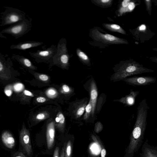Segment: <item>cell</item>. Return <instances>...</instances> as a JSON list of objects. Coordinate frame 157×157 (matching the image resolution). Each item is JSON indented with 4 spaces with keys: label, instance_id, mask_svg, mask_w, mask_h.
<instances>
[{
    "label": "cell",
    "instance_id": "6da1fadb",
    "mask_svg": "<svg viewBox=\"0 0 157 157\" xmlns=\"http://www.w3.org/2000/svg\"><path fill=\"white\" fill-rule=\"evenodd\" d=\"M150 107L145 103H141L137 108L136 121L131 137L128 154L133 157L138 152L143 143L147 126V118Z\"/></svg>",
    "mask_w": 157,
    "mask_h": 157
},
{
    "label": "cell",
    "instance_id": "7a4b0ae2",
    "mask_svg": "<svg viewBox=\"0 0 157 157\" xmlns=\"http://www.w3.org/2000/svg\"><path fill=\"white\" fill-rule=\"evenodd\" d=\"M154 72V70L144 67L134 60L130 59L120 63L118 70L112 75L111 80L118 81L130 76Z\"/></svg>",
    "mask_w": 157,
    "mask_h": 157
},
{
    "label": "cell",
    "instance_id": "3957f363",
    "mask_svg": "<svg viewBox=\"0 0 157 157\" xmlns=\"http://www.w3.org/2000/svg\"><path fill=\"white\" fill-rule=\"evenodd\" d=\"M6 9L1 13L2 21L0 26L13 25L26 19V13L20 10L11 7H4Z\"/></svg>",
    "mask_w": 157,
    "mask_h": 157
},
{
    "label": "cell",
    "instance_id": "277c9868",
    "mask_svg": "<svg viewBox=\"0 0 157 157\" xmlns=\"http://www.w3.org/2000/svg\"><path fill=\"white\" fill-rule=\"evenodd\" d=\"M32 20L26 18L9 27L5 29L0 34H7L13 36L15 39L21 37L31 30Z\"/></svg>",
    "mask_w": 157,
    "mask_h": 157
},
{
    "label": "cell",
    "instance_id": "5b68a950",
    "mask_svg": "<svg viewBox=\"0 0 157 157\" xmlns=\"http://www.w3.org/2000/svg\"><path fill=\"white\" fill-rule=\"evenodd\" d=\"M93 40L106 45L128 44L125 39L114 36L110 34H103L97 29H93L91 32Z\"/></svg>",
    "mask_w": 157,
    "mask_h": 157
},
{
    "label": "cell",
    "instance_id": "8992f818",
    "mask_svg": "<svg viewBox=\"0 0 157 157\" xmlns=\"http://www.w3.org/2000/svg\"><path fill=\"white\" fill-rule=\"evenodd\" d=\"M57 49V52L54 57L53 62L54 64L67 67L69 64L70 56L68 53L65 38H62L59 41Z\"/></svg>",
    "mask_w": 157,
    "mask_h": 157
},
{
    "label": "cell",
    "instance_id": "52a82bcc",
    "mask_svg": "<svg viewBox=\"0 0 157 157\" xmlns=\"http://www.w3.org/2000/svg\"><path fill=\"white\" fill-rule=\"evenodd\" d=\"M129 31L135 40L141 43L148 41L155 34L151 31L148 26L145 24H141L135 29H130Z\"/></svg>",
    "mask_w": 157,
    "mask_h": 157
},
{
    "label": "cell",
    "instance_id": "ba28073f",
    "mask_svg": "<svg viewBox=\"0 0 157 157\" xmlns=\"http://www.w3.org/2000/svg\"><path fill=\"white\" fill-rule=\"evenodd\" d=\"M57 51V46L52 45L45 50H38L36 52H31L29 54L37 62H53L54 57Z\"/></svg>",
    "mask_w": 157,
    "mask_h": 157
},
{
    "label": "cell",
    "instance_id": "9c48e42d",
    "mask_svg": "<svg viewBox=\"0 0 157 157\" xmlns=\"http://www.w3.org/2000/svg\"><path fill=\"white\" fill-rule=\"evenodd\" d=\"M122 80L134 86H145L155 83L156 81V78L150 76H134L125 78Z\"/></svg>",
    "mask_w": 157,
    "mask_h": 157
},
{
    "label": "cell",
    "instance_id": "30bf717a",
    "mask_svg": "<svg viewBox=\"0 0 157 157\" xmlns=\"http://www.w3.org/2000/svg\"><path fill=\"white\" fill-rule=\"evenodd\" d=\"M139 157H157V146L146 140L142 146Z\"/></svg>",
    "mask_w": 157,
    "mask_h": 157
},
{
    "label": "cell",
    "instance_id": "8fae6325",
    "mask_svg": "<svg viewBox=\"0 0 157 157\" xmlns=\"http://www.w3.org/2000/svg\"><path fill=\"white\" fill-rule=\"evenodd\" d=\"M19 139L24 149L28 155H30L32 152V148L30 136L27 131L23 130L21 131Z\"/></svg>",
    "mask_w": 157,
    "mask_h": 157
},
{
    "label": "cell",
    "instance_id": "7c38bea8",
    "mask_svg": "<svg viewBox=\"0 0 157 157\" xmlns=\"http://www.w3.org/2000/svg\"><path fill=\"white\" fill-rule=\"evenodd\" d=\"M43 43L41 42L27 41L21 42L16 45H12L10 46V48L11 49L25 51L29 48L40 46Z\"/></svg>",
    "mask_w": 157,
    "mask_h": 157
},
{
    "label": "cell",
    "instance_id": "4fadbf2b",
    "mask_svg": "<svg viewBox=\"0 0 157 157\" xmlns=\"http://www.w3.org/2000/svg\"><path fill=\"white\" fill-rule=\"evenodd\" d=\"M135 1L131 0H124L122 3L119 9V16H122L123 14L132 12L135 8L136 5Z\"/></svg>",
    "mask_w": 157,
    "mask_h": 157
},
{
    "label": "cell",
    "instance_id": "5bb4252c",
    "mask_svg": "<svg viewBox=\"0 0 157 157\" xmlns=\"http://www.w3.org/2000/svg\"><path fill=\"white\" fill-rule=\"evenodd\" d=\"M90 100L92 105L91 115L92 116L95 113L96 105L98 97V91L96 85L94 81H91L90 87Z\"/></svg>",
    "mask_w": 157,
    "mask_h": 157
},
{
    "label": "cell",
    "instance_id": "9a60e30c",
    "mask_svg": "<svg viewBox=\"0 0 157 157\" xmlns=\"http://www.w3.org/2000/svg\"><path fill=\"white\" fill-rule=\"evenodd\" d=\"M55 130L53 122L49 124L47 131V142L48 148L51 149L53 147L54 142Z\"/></svg>",
    "mask_w": 157,
    "mask_h": 157
},
{
    "label": "cell",
    "instance_id": "2e32d148",
    "mask_svg": "<svg viewBox=\"0 0 157 157\" xmlns=\"http://www.w3.org/2000/svg\"><path fill=\"white\" fill-rule=\"evenodd\" d=\"M139 93L140 91H134L131 90L130 93L128 95L121 98L119 101L127 106H132L134 104L136 98Z\"/></svg>",
    "mask_w": 157,
    "mask_h": 157
},
{
    "label": "cell",
    "instance_id": "e0dca14e",
    "mask_svg": "<svg viewBox=\"0 0 157 157\" xmlns=\"http://www.w3.org/2000/svg\"><path fill=\"white\" fill-rule=\"evenodd\" d=\"M2 141L5 146L9 149H12L15 145V140L12 135L8 131L4 132L1 136Z\"/></svg>",
    "mask_w": 157,
    "mask_h": 157
},
{
    "label": "cell",
    "instance_id": "ac0fdd59",
    "mask_svg": "<svg viewBox=\"0 0 157 157\" xmlns=\"http://www.w3.org/2000/svg\"><path fill=\"white\" fill-rule=\"evenodd\" d=\"M102 25L107 30L111 32L119 33L124 35L126 34V32L119 25L107 23H104Z\"/></svg>",
    "mask_w": 157,
    "mask_h": 157
},
{
    "label": "cell",
    "instance_id": "d6986e66",
    "mask_svg": "<svg viewBox=\"0 0 157 157\" xmlns=\"http://www.w3.org/2000/svg\"><path fill=\"white\" fill-rule=\"evenodd\" d=\"M12 58L27 67L31 68L33 67V65L31 62L25 56L18 55L13 54Z\"/></svg>",
    "mask_w": 157,
    "mask_h": 157
},
{
    "label": "cell",
    "instance_id": "ffe728a7",
    "mask_svg": "<svg viewBox=\"0 0 157 157\" xmlns=\"http://www.w3.org/2000/svg\"><path fill=\"white\" fill-rule=\"evenodd\" d=\"M87 105L86 101H82L77 103L74 112L76 118L80 117L83 114Z\"/></svg>",
    "mask_w": 157,
    "mask_h": 157
},
{
    "label": "cell",
    "instance_id": "44dd1931",
    "mask_svg": "<svg viewBox=\"0 0 157 157\" xmlns=\"http://www.w3.org/2000/svg\"><path fill=\"white\" fill-rule=\"evenodd\" d=\"M76 54L78 57L83 62L87 64H89L90 63L89 57L85 53L82 51L80 49L77 48Z\"/></svg>",
    "mask_w": 157,
    "mask_h": 157
},
{
    "label": "cell",
    "instance_id": "7402d4cb",
    "mask_svg": "<svg viewBox=\"0 0 157 157\" xmlns=\"http://www.w3.org/2000/svg\"><path fill=\"white\" fill-rule=\"evenodd\" d=\"M95 3L102 7H109L112 4V0H94L92 1Z\"/></svg>",
    "mask_w": 157,
    "mask_h": 157
},
{
    "label": "cell",
    "instance_id": "603a6c76",
    "mask_svg": "<svg viewBox=\"0 0 157 157\" xmlns=\"http://www.w3.org/2000/svg\"><path fill=\"white\" fill-rule=\"evenodd\" d=\"M85 112L84 116V119L87 120L91 114L92 110V105L91 102L90 101L85 108Z\"/></svg>",
    "mask_w": 157,
    "mask_h": 157
},
{
    "label": "cell",
    "instance_id": "cb8c5ba5",
    "mask_svg": "<svg viewBox=\"0 0 157 157\" xmlns=\"http://www.w3.org/2000/svg\"><path fill=\"white\" fill-rule=\"evenodd\" d=\"M146 11L149 15H151L152 11V2L151 0H144Z\"/></svg>",
    "mask_w": 157,
    "mask_h": 157
},
{
    "label": "cell",
    "instance_id": "d4e9b609",
    "mask_svg": "<svg viewBox=\"0 0 157 157\" xmlns=\"http://www.w3.org/2000/svg\"><path fill=\"white\" fill-rule=\"evenodd\" d=\"M24 87L23 85L20 83L16 84L14 85V88L16 92H20L23 90Z\"/></svg>",
    "mask_w": 157,
    "mask_h": 157
},
{
    "label": "cell",
    "instance_id": "484cf974",
    "mask_svg": "<svg viewBox=\"0 0 157 157\" xmlns=\"http://www.w3.org/2000/svg\"><path fill=\"white\" fill-rule=\"evenodd\" d=\"M71 153V146L70 143H68L66 149V157H69Z\"/></svg>",
    "mask_w": 157,
    "mask_h": 157
},
{
    "label": "cell",
    "instance_id": "4316f807",
    "mask_svg": "<svg viewBox=\"0 0 157 157\" xmlns=\"http://www.w3.org/2000/svg\"><path fill=\"white\" fill-rule=\"evenodd\" d=\"M58 117L60 120V123L62 125L63 124L65 121V117L63 114L62 113H60Z\"/></svg>",
    "mask_w": 157,
    "mask_h": 157
},
{
    "label": "cell",
    "instance_id": "83f0119b",
    "mask_svg": "<svg viewBox=\"0 0 157 157\" xmlns=\"http://www.w3.org/2000/svg\"><path fill=\"white\" fill-rule=\"evenodd\" d=\"M62 89L64 92L65 93H69L71 92V89L70 87L65 84L63 85Z\"/></svg>",
    "mask_w": 157,
    "mask_h": 157
},
{
    "label": "cell",
    "instance_id": "f1b7e54d",
    "mask_svg": "<svg viewBox=\"0 0 157 157\" xmlns=\"http://www.w3.org/2000/svg\"><path fill=\"white\" fill-rule=\"evenodd\" d=\"M40 79L43 81H46L48 79V76L45 74H41L39 76Z\"/></svg>",
    "mask_w": 157,
    "mask_h": 157
},
{
    "label": "cell",
    "instance_id": "f546056e",
    "mask_svg": "<svg viewBox=\"0 0 157 157\" xmlns=\"http://www.w3.org/2000/svg\"><path fill=\"white\" fill-rule=\"evenodd\" d=\"M37 101L39 103H43L45 102L46 101L45 98L42 97H38L37 99Z\"/></svg>",
    "mask_w": 157,
    "mask_h": 157
},
{
    "label": "cell",
    "instance_id": "4dcf8cb0",
    "mask_svg": "<svg viewBox=\"0 0 157 157\" xmlns=\"http://www.w3.org/2000/svg\"><path fill=\"white\" fill-rule=\"evenodd\" d=\"M45 115L43 114H39L36 117V119L38 120H42L44 119Z\"/></svg>",
    "mask_w": 157,
    "mask_h": 157
},
{
    "label": "cell",
    "instance_id": "1f68e13d",
    "mask_svg": "<svg viewBox=\"0 0 157 157\" xmlns=\"http://www.w3.org/2000/svg\"><path fill=\"white\" fill-rule=\"evenodd\" d=\"M59 149L58 147H56L54 152V157H59Z\"/></svg>",
    "mask_w": 157,
    "mask_h": 157
},
{
    "label": "cell",
    "instance_id": "d6a6232c",
    "mask_svg": "<svg viewBox=\"0 0 157 157\" xmlns=\"http://www.w3.org/2000/svg\"><path fill=\"white\" fill-rule=\"evenodd\" d=\"M24 93L26 95L30 96L32 97L34 96L33 94L31 92L27 90H25L24 91Z\"/></svg>",
    "mask_w": 157,
    "mask_h": 157
},
{
    "label": "cell",
    "instance_id": "836d02e7",
    "mask_svg": "<svg viewBox=\"0 0 157 157\" xmlns=\"http://www.w3.org/2000/svg\"><path fill=\"white\" fill-rule=\"evenodd\" d=\"M149 59L152 62L157 63V56L150 57Z\"/></svg>",
    "mask_w": 157,
    "mask_h": 157
},
{
    "label": "cell",
    "instance_id": "e575fe53",
    "mask_svg": "<svg viewBox=\"0 0 157 157\" xmlns=\"http://www.w3.org/2000/svg\"><path fill=\"white\" fill-rule=\"evenodd\" d=\"M5 93L6 95L8 96H11L12 93V91L10 90H6Z\"/></svg>",
    "mask_w": 157,
    "mask_h": 157
},
{
    "label": "cell",
    "instance_id": "d590c367",
    "mask_svg": "<svg viewBox=\"0 0 157 157\" xmlns=\"http://www.w3.org/2000/svg\"><path fill=\"white\" fill-rule=\"evenodd\" d=\"M48 93L51 95H54L56 93L55 91L53 90H50L48 91Z\"/></svg>",
    "mask_w": 157,
    "mask_h": 157
},
{
    "label": "cell",
    "instance_id": "8d00e7d4",
    "mask_svg": "<svg viewBox=\"0 0 157 157\" xmlns=\"http://www.w3.org/2000/svg\"><path fill=\"white\" fill-rule=\"evenodd\" d=\"M106 154V151L105 149L102 150L101 152V157H105Z\"/></svg>",
    "mask_w": 157,
    "mask_h": 157
},
{
    "label": "cell",
    "instance_id": "74e56055",
    "mask_svg": "<svg viewBox=\"0 0 157 157\" xmlns=\"http://www.w3.org/2000/svg\"><path fill=\"white\" fill-rule=\"evenodd\" d=\"M152 1L154 5L157 6V0H152Z\"/></svg>",
    "mask_w": 157,
    "mask_h": 157
},
{
    "label": "cell",
    "instance_id": "f35d334b",
    "mask_svg": "<svg viewBox=\"0 0 157 157\" xmlns=\"http://www.w3.org/2000/svg\"><path fill=\"white\" fill-rule=\"evenodd\" d=\"M56 121L57 123H59L60 120L59 117H57L56 118Z\"/></svg>",
    "mask_w": 157,
    "mask_h": 157
},
{
    "label": "cell",
    "instance_id": "ab89813d",
    "mask_svg": "<svg viewBox=\"0 0 157 157\" xmlns=\"http://www.w3.org/2000/svg\"><path fill=\"white\" fill-rule=\"evenodd\" d=\"M64 150H63L62 151V154L61 156V157H64Z\"/></svg>",
    "mask_w": 157,
    "mask_h": 157
},
{
    "label": "cell",
    "instance_id": "60d3db41",
    "mask_svg": "<svg viewBox=\"0 0 157 157\" xmlns=\"http://www.w3.org/2000/svg\"><path fill=\"white\" fill-rule=\"evenodd\" d=\"M152 50L153 51L157 52V48H152Z\"/></svg>",
    "mask_w": 157,
    "mask_h": 157
},
{
    "label": "cell",
    "instance_id": "b9f144b4",
    "mask_svg": "<svg viewBox=\"0 0 157 157\" xmlns=\"http://www.w3.org/2000/svg\"><path fill=\"white\" fill-rule=\"evenodd\" d=\"M15 157H23L21 156H16Z\"/></svg>",
    "mask_w": 157,
    "mask_h": 157
}]
</instances>
